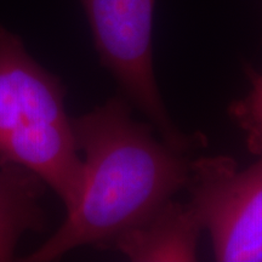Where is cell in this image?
I'll return each mask as SVG.
<instances>
[{
	"mask_svg": "<svg viewBox=\"0 0 262 262\" xmlns=\"http://www.w3.org/2000/svg\"><path fill=\"white\" fill-rule=\"evenodd\" d=\"M84 155L80 201L61 227L24 261L57 260L75 248L112 242L187 186L191 162L136 122L116 97L72 120Z\"/></svg>",
	"mask_w": 262,
	"mask_h": 262,
	"instance_id": "cell-1",
	"label": "cell"
},
{
	"mask_svg": "<svg viewBox=\"0 0 262 262\" xmlns=\"http://www.w3.org/2000/svg\"><path fill=\"white\" fill-rule=\"evenodd\" d=\"M66 90L33 58L15 33L0 25V165H21L56 192L73 211L84 187Z\"/></svg>",
	"mask_w": 262,
	"mask_h": 262,
	"instance_id": "cell-2",
	"label": "cell"
},
{
	"mask_svg": "<svg viewBox=\"0 0 262 262\" xmlns=\"http://www.w3.org/2000/svg\"><path fill=\"white\" fill-rule=\"evenodd\" d=\"M94 45L127 100L148 118L163 140L186 152L194 141L183 135L160 96L153 70L152 27L156 0H80Z\"/></svg>",
	"mask_w": 262,
	"mask_h": 262,
	"instance_id": "cell-3",
	"label": "cell"
},
{
	"mask_svg": "<svg viewBox=\"0 0 262 262\" xmlns=\"http://www.w3.org/2000/svg\"><path fill=\"white\" fill-rule=\"evenodd\" d=\"M238 169L228 157L191 162L186 187L216 261L262 262V155Z\"/></svg>",
	"mask_w": 262,
	"mask_h": 262,
	"instance_id": "cell-4",
	"label": "cell"
},
{
	"mask_svg": "<svg viewBox=\"0 0 262 262\" xmlns=\"http://www.w3.org/2000/svg\"><path fill=\"white\" fill-rule=\"evenodd\" d=\"M202 224L192 205L170 199L133 227L108 249L131 261H195Z\"/></svg>",
	"mask_w": 262,
	"mask_h": 262,
	"instance_id": "cell-5",
	"label": "cell"
},
{
	"mask_svg": "<svg viewBox=\"0 0 262 262\" xmlns=\"http://www.w3.org/2000/svg\"><path fill=\"white\" fill-rule=\"evenodd\" d=\"M45 183L21 165H0V262L12 261L16 247L27 232L45 227L40 201Z\"/></svg>",
	"mask_w": 262,
	"mask_h": 262,
	"instance_id": "cell-6",
	"label": "cell"
},
{
	"mask_svg": "<svg viewBox=\"0 0 262 262\" xmlns=\"http://www.w3.org/2000/svg\"><path fill=\"white\" fill-rule=\"evenodd\" d=\"M251 90L243 100L229 107V116L243 130L249 152L262 155V74L249 71Z\"/></svg>",
	"mask_w": 262,
	"mask_h": 262,
	"instance_id": "cell-7",
	"label": "cell"
}]
</instances>
